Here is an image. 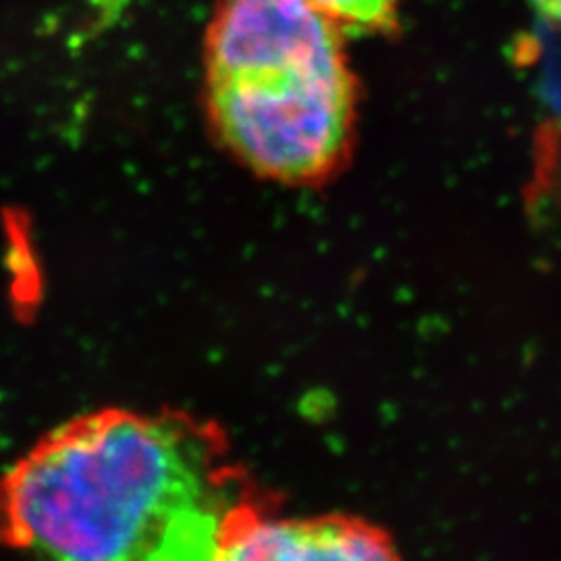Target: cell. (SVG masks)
<instances>
[{"instance_id": "1", "label": "cell", "mask_w": 561, "mask_h": 561, "mask_svg": "<svg viewBox=\"0 0 561 561\" xmlns=\"http://www.w3.org/2000/svg\"><path fill=\"white\" fill-rule=\"evenodd\" d=\"M221 442L178 414L102 410L0 477V545L57 560H219L240 514Z\"/></svg>"}, {"instance_id": "2", "label": "cell", "mask_w": 561, "mask_h": 561, "mask_svg": "<svg viewBox=\"0 0 561 561\" xmlns=\"http://www.w3.org/2000/svg\"><path fill=\"white\" fill-rule=\"evenodd\" d=\"M204 59L208 117L245 167L283 183L335 171L356 81L333 21L308 0H215Z\"/></svg>"}, {"instance_id": "3", "label": "cell", "mask_w": 561, "mask_h": 561, "mask_svg": "<svg viewBox=\"0 0 561 561\" xmlns=\"http://www.w3.org/2000/svg\"><path fill=\"white\" fill-rule=\"evenodd\" d=\"M396 558L381 530L354 518H262L241 510L222 539L219 560H345Z\"/></svg>"}, {"instance_id": "4", "label": "cell", "mask_w": 561, "mask_h": 561, "mask_svg": "<svg viewBox=\"0 0 561 561\" xmlns=\"http://www.w3.org/2000/svg\"><path fill=\"white\" fill-rule=\"evenodd\" d=\"M341 32H385L393 27L401 0H308Z\"/></svg>"}]
</instances>
